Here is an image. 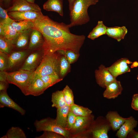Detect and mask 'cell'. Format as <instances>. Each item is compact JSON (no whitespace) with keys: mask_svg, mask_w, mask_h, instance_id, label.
I'll list each match as a JSON object with an SVG mask.
<instances>
[{"mask_svg":"<svg viewBox=\"0 0 138 138\" xmlns=\"http://www.w3.org/2000/svg\"><path fill=\"white\" fill-rule=\"evenodd\" d=\"M4 33L3 27L0 24V37H4Z\"/></svg>","mask_w":138,"mask_h":138,"instance_id":"ee69618b","label":"cell"},{"mask_svg":"<svg viewBox=\"0 0 138 138\" xmlns=\"http://www.w3.org/2000/svg\"><path fill=\"white\" fill-rule=\"evenodd\" d=\"M44 55L42 48L32 51L27 56L20 69L27 70H36L40 64Z\"/></svg>","mask_w":138,"mask_h":138,"instance_id":"8992f818","label":"cell"},{"mask_svg":"<svg viewBox=\"0 0 138 138\" xmlns=\"http://www.w3.org/2000/svg\"><path fill=\"white\" fill-rule=\"evenodd\" d=\"M131 107L134 110L138 111V94H134L132 96Z\"/></svg>","mask_w":138,"mask_h":138,"instance_id":"f35d334b","label":"cell"},{"mask_svg":"<svg viewBox=\"0 0 138 138\" xmlns=\"http://www.w3.org/2000/svg\"><path fill=\"white\" fill-rule=\"evenodd\" d=\"M11 24L18 32L28 29H33L35 26L34 22L30 21H14Z\"/></svg>","mask_w":138,"mask_h":138,"instance_id":"cb8c5ba5","label":"cell"},{"mask_svg":"<svg viewBox=\"0 0 138 138\" xmlns=\"http://www.w3.org/2000/svg\"><path fill=\"white\" fill-rule=\"evenodd\" d=\"M14 21L8 15L6 9L0 6V24H11Z\"/></svg>","mask_w":138,"mask_h":138,"instance_id":"d590c367","label":"cell"},{"mask_svg":"<svg viewBox=\"0 0 138 138\" xmlns=\"http://www.w3.org/2000/svg\"><path fill=\"white\" fill-rule=\"evenodd\" d=\"M127 136L131 138H138V132L133 130L128 134Z\"/></svg>","mask_w":138,"mask_h":138,"instance_id":"7bdbcfd3","label":"cell"},{"mask_svg":"<svg viewBox=\"0 0 138 138\" xmlns=\"http://www.w3.org/2000/svg\"><path fill=\"white\" fill-rule=\"evenodd\" d=\"M8 57L7 54L0 52V71H6L8 69Z\"/></svg>","mask_w":138,"mask_h":138,"instance_id":"e575fe53","label":"cell"},{"mask_svg":"<svg viewBox=\"0 0 138 138\" xmlns=\"http://www.w3.org/2000/svg\"><path fill=\"white\" fill-rule=\"evenodd\" d=\"M0 81L8 82L7 79L6 71H0Z\"/></svg>","mask_w":138,"mask_h":138,"instance_id":"b9f144b4","label":"cell"},{"mask_svg":"<svg viewBox=\"0 0 138 138\" xmlns=\"http://www.w3.org/2000/svg\"><path fill=\"white\" fill-rule=\"evenodd\" d=\"M70 110L76 116L82 117L90 116L92 113L88 108L75 104L70 106Z\"/></svg>","mask_w":138,"mask_h":138,"instance_id":"484cf974","label":"cell"},{"mask_svg":"<svg viewBox=\"0 0 138 138\" xmlns=\"http://www.w3.org/2000/svg\"><path fill=\"white\" fill-rule=\"evenodd\" d=\"M7 138H26L23 130L19 127L12 126L7 131L6 134Z\"/></svg>","mask_w":138,"mask_h":138,"instance_id":"83f0119b","label":"cell"},{"mask_svg":"<svg viewBox=\"0 0 138 138\" xmlns=\"http://www.w3.org/2000/svg\"><path fill=\"white\" fill-rule=\"evenodd\" d=\"M35 70L20 69L12 72H6L7 80L9 83L17 86L24 95L31 79L32 74Z\"/></svg>","mask_w":138,"mask_h":138,"instance_id":"277c9868","label":"cell"},{"mask_svg":"<svg viewBox=\"0 0 138 138\" xmlns=\"http://www.w3.org/2000/svg\"><path fill=\"white\" fill-rule=\"evenodd\" d=\"M46 89L41 77H35L31 78L24 95L38 96L43 94Z\"/></svg>","mask_w":138,"mask_h":138,"instance_id":"8fae6325","label":"cell"},{"mask_svg":"<svg viewBox=\"0 0 138 138\" xmlns=\"http://www.w3.org/2000/svg\"><path fill=\"white\" fill-rule=\"evenodd\" d=\"M137 124V121L133 117L126 118L118 129L116 136L119 138L126 137L128 134L136 126Z\"/></svg>","mask_w":138,"mask_h":138,"instance_id":"2e32d148","label":"cell"},{"mask_svg":"<svg viewBox=\"0 0 138 138\" xmlns=\"http://www.w3.org/2000/svg\"><path fill=\"white\" fill-rule=\"evenodd\" d=\"M52 106L57 109L62 107L66 105L64 98L62 90H58L53 92L52 95Z\"/></svg>","mask_w":138,"mask_h":138,"instance_id":"603a6c76","label":"cell"},{"mask_svg":"<svg viewBox=\"0 0 138 138\" xmlns=\"http://www.w3.org/2000/svg\"><path fill=\"white\" fill-rule=\"evenodd\" d=\"M122 90L120 82L116 79L106 86L103 96L108 99H114L121 94Z\"/></svg>","mask_w":138,"mask_h":138,"instance_id":"9a60e30c","label":"cell"},{"mask_svg":"<svg viewBox=\"0 0 138 138\" xmlns=\"http://www.w3.org/2000/svg\"><path fill=\"white\" fill-rule=\"evenodd\" d=\"M13 47L11 40L0 37V52L9 55L13 51Z\"/></svg>","mask_w":138,"mask_h":138,"instance_id":"f546056e","label":"cell"},{"mask_svg":"<svg viewBox=\"0 0 138 138\" xmlns=\"http://www.w3.org/2000/svg\"><path fill=\"white\" fill-rule=\"evenodd\" d=\"M76 116L70 110L67 118V125L66 128V129L68 130L71 129L75 123Z\"/></svg>","mask_w":138,"mask_h":138,"instance_id":"74e56055","label":"cell"},{"mask_svg":"<svg viewBox=\"0 0 138 138\" xmlns=\"http://www.w3.org/2000/svg\"><path fill=\"white\" fill-rule=\"evenodd\" d=\"M6 10L7 13L12 12L41 11V8L37 4L30 3L26 0H13L12 5Z\"/></svg>","mask_w":138,"mask_h":138,"instance_id":"9c48e42d","label":"cell"},{"mask_svg":"<svg viewBox=\"0 0 138 138\" xmlns=\"http://www.w3.org/2000/svg\"><path fill=\"white\" fill-rule=\"evenodd\" d=\"M132 64L131 66V67L132 68L136 67L138 66V63L136 62L132 63Z\"/></svg>","mask_w":138,"mask_h":138,"instance_id":"bcb514c9","label":"cell"},{"mask_svg":"<svg viewBox=\"0 0 138 138\" xmlns=\"http://www.w3.org/2000/svg\"><path fill=\"white\" fill-rule=\"evenodd\" d=\"M44 42L43 37L39 31L34 28L32 29L30 35L28 49L30 51L42 48Z\"/></svg>","mask_w":138,"mask_h":138,"instance_id":"4fadbf2b","label":"cell"},{"mask_svg":"<svg viewBox=\"0 0 138 138\" xmlns=\"http://www.w3.org/2000/svg\"><path fill=\"white\" fill-rule=\"evenodd\" d=\"M132 63L126 58H121L107 68L111 74L116 78L118 76L130 72L131 70L129 65Z\"/></svg>","mask_w":138,"mask_h":138,"instance_id":"30bf717a","label":"cell"},{"mask_svg":"<svg viewBox=\"0 0 138 138\" xmlns=\"http://www.w3.org/2000/svg\"><path fill=\"white\" fill-rule=\"evenodd\" d=\"M89 117L77 116L75 123L71 130H77L83 128L88 123L90 119Z\"/></svg>","mask_w":138,"mask_h":138,"instance_id":"1f68e13d","label":"cell"},{"mask_svg":"<svg viewBox=\"0 0 138 138\" xmlns=\"http://www.w3.org/2000/svg\"><path fill=\"white\" fill-rule=\"evenodd\" d=\"M28 2L32 4L34 3L35 0H26Z\"/></svg>","mask_w":138,"mask_h":138,"instance_id":"7dc6e473","label":"cell"},{"mask_svg":"<svg viewBox=\"0 0 138 138\" xmlns=\"http://www.w3.org/2000/svg\"><path fill=\"white\" fill-rule=\"evenodd\" d=\"M127 32V29L125 26L107 27L106 34L108 37L120 42L124 39Z\"/></svg>","mask_w":138,"mask_h":138,"instance_id":"d6986e66","label":"cell"},{"mask_svg":"<svg viewBox=\"0 0 138 138\" xmlns=\"http://www.w3.org/2000/svg\"><path fill=\"white\" fill-rule=\"evenodd\" d=\"M7 13L9 16L15 21H30L33 22L44 16L41 11L12 12Z\"/></svg>","mask_w":138,"mask_h":138,"instance_id":"ba28073f","label":"cell"},{"mask_svg":"<svg viewBox=\"0 0 138 138\" xmlns=\"http://www.w3.org/2000/svg\"><path fill=\"white\" fill-rule=\"evenodd\" d=\"M137 80H138V75L137 76Z\"/></svg>","mask_w":138,"mask_h":138,"instance_id":"681fc988","label":"cell"},{"mask_svg":"<svg viewBox=\"0 0 138 138\" xmlns=\"http://www.w3.org/2000/svg\"><path fill=\"white\" fill-rule=\"evenodd\" d=\"M34 125L37 132L53 131L60 134L65 138L69 137L70 135L68 130L58 124L55 119L49 117L36 120Z\"/></svg>","mask_w":138,"mask_h":138,"instance_id":"5b68a950","label":"cell"},{"mask_svg":"<svg viewBox=\"0 0 138 138\" xmlns=\"http://www.w3.org/2000/svg\"><path fill=\"white\" fill-rule=\"evenodd\" d=\"M32 29L26 30L18 33L11 41L14 48L22 49L28 48L30 34Z\"/></svg>","mask_w":138,"mask_h":138,"instance_id":"7c38bea8","label":"cell"},{"mask_svg":"<svg viewBox=\"0 0 138 138\" xmlns=\"http://www.w3.org/2000/svg\"><path fill=\"white\" fill-rule=\"evenodd\" d=\"M60 54L56 52L44 54L39 66L32 75V78L52 74H59Z\"/></svg>","mask_w":138,"mask_h":138,"instance_id":"3957f363","label":"cell"},{"mask_svg":"<svg viewBox=\"0 0 138 138\" xmlns=\"http://www.w3.org/2000/svg\"><path fill=\"white\" fill-rule=\"evenodd\" d=\"M64 137L62 135L51 131H44L40 136H36V138H62Z\"/></svg>","mask_w":138,"mask_h":138,"instance_id":"8d00e7d4","label":"cell"},{"mask_svg":"<svg viewBox=\"0 0 138 138\" xmlns=\"http://www.w3.org/2000/svg\"><path fill=\"white\" fill-rule=\"evenodd\" d=\"M111 126L109 124L102 125L93 130L92 133L95 138H109L108 133Z\"/></svg>","mask_w":138,"mask_h":138,"instance_id":"d4e9b609","label":"cell"},{"mask_svg":"<svg viewBox=\"0 0 138 138\" xmlns=\"http://www.w3.org/2000/svg\"><path fill=\"white\" fill-rule=\"evenodd\" d=\"M47 89L56 83L62 80L63 78L57 74H52L45 75L41 77Z\"/></svg>","mask_w":138,"mask_h":138,"instance_id":"4316f807","label":"cell"},{"mask_svg":"<svg viewBox=\"0 0 138 138\" xmlns=\"http://www.w3.org/2000/svg\"><path fill=\"white\" fill-rule=\"evenodd\" d=\"M0 107H7L15 110L22 115H24L26 110L14 101L8 95L7 91H0Z\"/></svg>","mask_w":138,"mask_h":138,"instance_id":"5bb4252c","label":"cell"},{"mask_svg":"<svg viewBox=\"0 0 138 138\" xmlns=\"http://www.w3.org/2000/svg\"><path fill=\"white\" fill-rule=\"evenodd\" d=\"M69 4V10L71 9L74 2L75 0H67Z\"/></svg>","mask_w":138,"mask_h":138,"instance_id":"f6af8a7d","label":"cell"},{"mask_svg":"<svg viewBox=\"0 0 138 138\" xmlns=\"http://www.w3.org/2000/svg\"><path fill=\"white\" fill-rule=\"evenodd\" d=\"M95 77L97 83L100 87L106 88L111 83L116 80L107 67L101 64L95 71Z\"/></svg>","mask_w":138,"mask_h":138,"instance_id":"52a82bcc","label":"cell"},{"mask_svg":"<svg viewBox=\"0 0 138 138\" xmlns=\"http://www.w3.org/2000/svg\"><path fill=\"white\" fill-rule=\"evenodd\" d=\"M8 83V82L0 81V91H7Z\"/></svg>","mask_w":138,"mask_h":138,"instance_id":"ab89813d","label":"cell"},{"mask_svg":"<svg viewBox=\"0 0 138 138\" xmlns=\"http://www.w3.org/2000/svg\"><path fill=\"white\" fill-rule=\"evenodd\" d=\"M70 106L67 105L57 109L56 116L55 120L57 123L66 129L67 122L68 114Z\"/></svg>","mask_w":138,"mask_h":138,"instance_id":"44dd1931","label":"cell"},{"mask_svg":"<svg viewBox=\"0 0 138 138\" xmlns=\"http://www.w3.org/2000/svg\"><path fill=\"white\" fill-rule=\"evenodd\" d=\"M70 64L66 57L62 55L60 56L59 65V74L61 77L63 78L68 71Z\"/></svg>","mask_w":138,"mask_h":138,"instance_id":"4dcf8cb0","label":"cell"},{"mask_svg":"<svg viewBox=\"0 0 138 138\" xmlns=\"http://www.w3.org/2000/svg\"><path fill=\"white\" fill-rule=\"evenodd\" d=\"M107 27L104 25L102 21H98L97 25L90 32L87 37L94 40L103 35L106 34Z\"/></svg>","mask_w":138,"mask_h":138,"instance_id":"7402d4cb","label":"cell"},{"mask_svg":"<svg viewBox=\"0 0 138 138\" xmlns=\"http://www.w3.org/2000/svg\"><path fill=\"white\" fill-rule=\"evenodd\" d=\"M63 0H47L43 5V8L48 11L57 12L62 17L63 16Z\"/></svg>","mask_w":138,"mask_h":138,"instance_id":"ffe728a7","label":"cell"},{"mask_svg":"<svg viewBox=\"0 0 138 138\" xmlns=\"http://www.w3.org/2000/svg\"><path fill=\"white\" fill-rule=\"evenodd\" d=\"M64 98L67 105L70 106L74 104V96L71 89L66 85L62 90Z\"/></svg>","mask_w":138,"mask_h":138,"instance_id":"836d02e7","label":"cell"},{"mask_svg":"<svg viewBox=\"0 0 138 138\" xmlns=\"http://www.w3.org/2000/svg\"><path fill=\"white\" fill-rule=\"evenodd\" d=\"M57 52L60 55L65 56L70 64L75 62L79 55V54L71 50H59Z\"/></svg>","mask_w":138,"mask_h":138,"instance_id":"d6a6232c","label":"cell"},{"mask_svg":"<svg viewBox=\"0 0 138 138\" xmlns=\"http://www.w3.org/2000/svg\"><path fill=\"white\" fill-rule=\"evenodd\" d=\"M3 0H0V4H1L2 3Z\"/></svg>","mask_w":138,"mask_h":138,"instance_id":"c3c4849f","label":"cell"},{"mask_svg":"<svg viewBox=\"0 0 138 138\" xmlns=\"http://www.w3.org/2000/svg\"><path fill=\"white\" fill-rule=\"evenodd\" d=\"M30 50L27 49L13 51L8 57V69L13 68L22 61L29 54Z\"/></svg>","mask_w":138,"mask_h":138,"instance_id":"e0dca14e","label":"cell"},{"mask_svg":"<svg viewBox=\"0 0 138 138\" xmlns=\"http://www.w3.org/2000/svg\"><path fill=\"white\" fill-rule=\"evenodd\" d=\"M106 117L113 131L118 130L124 122L126 118L120 116L116 111H110Z\"/></svg>","mask_w":138,"mask_h":138,"instance_id":"ac0fdd59","label":"cell"},{"mask_svg":"<svg viewBox=\"0 0 138 138\" xmlns=\"http://www.w3.org/2000/svg\"><path fill=\"white\" fill-rule=\"evenodd\" d=\"M13 0H3L2 3L0 5L8 8L12 5Z\"/></svg>","mask_w":138,"mask_h":138,"instance_id":"60d3db41","label":"cell"},{"mask_svg":"<svg viewBox=\"0 0 138 138\" xmlns=\"http://www.w3.org/2000/svg\"><path fill=\"white\" fill-rule=\"evenodd\" d=\"M1 25L4 31V37L12 41L19 32L14 28L11 24H5Z\"/></svg>","mask_w":138,"mask_h":138,"instance_id":"f1b7e54d","label":"cell"},{"mask_svg":"<svg viewBox=\"0 0 138 138\" xmlns=\"http://www.w3.org/2000/svg\"><path fill=\"white\" fill-rule=\"evenodd\" d=\"M33 22L34 28L40 32L44 37V54L59 50H71L79 54L85 40L84 35L72 33L68 24L54 21L47 16L44 15Z\"/></svg>","mask_w":138,"mask_h":138,"instance_id":"6da1fadb","label":"cell"},{"mask_svg":"<svg viewBox=\"0 0 138 138\" xmlns=\"http://www.w3.org/2000/svg\"><path fill=\"white\" fill-rule=\"evenodd\" d=\"M98 0H75L70 10V28L85 24L90 21L88 9L90 5H95Z\"/></svg>","mask_w":138,"mask_h":138,"instance_id":"7a4b0ae2","label":"cell"}]
</instances>
